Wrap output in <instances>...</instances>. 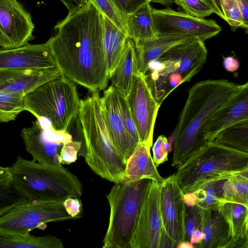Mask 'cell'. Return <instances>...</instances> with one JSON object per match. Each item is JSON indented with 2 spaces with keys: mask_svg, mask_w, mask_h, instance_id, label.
Returning <instances> with one entry per match:
<instances>
[{
  "mask_svg": "<svg viewBox=\"0 0 248 248\" xmlns=\"http://www.w3.org/2000/svg\"><path fill=\"white\" fill-rule=\"evenodd\" d=\"M46 42L61 74L96 92L105 89L109 77L104 47L103 15L89 0L79 10L54 27Z\"/></svg>",
  "mask_w": 248,
  "mask_h": 248,
  "instance_id": "1",
  "label": "cell"
},
{
  "mask_svg": "<svg viewBox=\"0 0 248 248\" xmlns=\"http://www.w3.org/2000/svg\"><path fill=\"white\" fill-rule=\"evenodd\" d=\"M240 85L227 79H208L189 90L175 129L172 166H178L206 144L204 129L207 122Z\"/></svg>",
  "mask_w": 248,
  "mask_h": 248,
  "instance_id": "2",
  "label": "cell"
},
{
  "mask_svg": "<svg viewBox=\"0 0 248 248\" xmlns=\"http://www.w3.org/2000/svg\"><path fill=\"white\" fill-rule=\"evenodd\" d=\"M83 141L81 153L91 170L103 179L121 182L126 162L115 148L107 129L98 92L80 101L78 113Z\"/></svg>",
  "mask_w": 248,
  "mask_h": 248,
  "instance_id": "3",
  "label": "cell"
},
{
  "mask_svg": "<svg viewBox=\"0 0 248 248\" xmlns=\"http://www.w3.org/2000/svg\"><path fill=\"white\" fill-rule=\"evenodd\" d=\"M10 172L15 186L28 202H64L82 195L78 178L62 165L39 163L18 156Z\"/></svg>",
  "mask_w": 248,
  "mask_h": 248,
  "instance_id": "4",
  "label": "cell"
},
{
  "mask_svg": "<svg viewBox=\"0 0 248 248\" xmlns=\"http://www.w3.org/2000/svg\"><path fill=\"white\" fill-rule=\"evenodd\" d=\"M207 55L204 42L192 37L150 62L144 76L158 103L161 105L177 87L190 81L202 69Z\"/></svg>",
  "mask_w": 248,
  "mask_h": 248,
  "instance_id": "5",
  "label": "cell"
},
{
  "mask_svg": "<svg viewBox=\"0 0 248 248\" xmlns=\"http://www.w3.org/2000/svg\"><path fill=\"white\" fill-rule=\"evenodd\" d=\"M80 101L75 84L62 75L24 95L25 110L61 132L66 131L77 115Z\"/></svg>",
  "mask_w": 248,
  "mask_h": 248,
  "instance_id": "6",
  "label": "cell"
},
{
  "mask_svg": "<svg viewBox=\"0 0 248 248\" xmlns=\"http://www.w3.org/2000/svg\"><path fill=\"white\" fill-rule=\"evenodd\" d=\"M150 181L115 183L106 195L110 214L103 248H130Z\"/></svg>",
  "mask_w": 248,
  "mask_h": 248,
  "instance_id": "7",
  "label": "cell"
},
{
  "mask_svg": "<svg viewBox=\"0 0 248 248\" xmlns=\"http://www.w3.org/2000/svg\"><path fill=\"white\" fill-rule=\"evenodd\" d=\"M178 167V184L184 193L191 192L206 179L248 170V153L210 141Z\"/></svg>",
  "mask_w": 248,
  "mask_h": 248,
  "instance_id": "8",
  "label": "cell"
},
{
  "mask_svg": "<svg viewBox=\"0 0 248 248\" xmlns=\"http://www.w3.org/2000/svg\"><path fill=\"white\" fill-rule=\"evenodd\" d=\"M62 201L26 202L0 218V235H26L51 222L74 219Z\"/></svg>",
  "mask_w": 248,
  "mask_h": 248,
  "instance_id": "9",
  "label": "cell"
},
{
  "mask_svg": "<svg viewBox=\"0 0 248 248\" xmlns=\"http://www.w3.org/2000/svg\"><path fill=\"white\" fill-rule=\"evenodd\" d=\"M161 183L150 180L140 208L130 248H174L167 233L160 209Z\"/></svg>",
  "mask_w": 248,
  "mask_h": 248,
  "instance_id": "10",
  "label": "cell"
},
{
  "mask_svg": "<svg viewBox=\"0 0 248 248\" xmlns=\"http://www.w3.org/2000/svg\"><path fill=\"white\" fill-rule=\"evenodd\" d=\"M21 136L33 161L55 166L62 165V149L73 140L72 135L67 131H55L47 122L37 119L31 126L22 129Z\"/></svg>",
  "mask_w": 248,
  "mask_h": 248,
  "instance_id": "11",
  "label": "cell"
},
{
  "mask_svg": "<svg viewBox=\"0 0 248 248\" xmlns=\"http://www.w3.org/2000/svg\"><path fill=\"white\" fill-rule=\"evenodd\" d=\"M152 14L157 35L198 37L204 42L222 31L215 20L196 17L169 7L153 8Z\"/></svg>",
  "mask_w": 248,
  "mask_h": 248,
  "instance_id": "12",
  "label": "cell"
},
{
  "mask_svg": "<svg viewBox=\"0 0 248 248\" xmlns=\"http://www.w3.org/2000/svg\"><path fill=\"white\" fill-rule=\"evenodd\" d=\"M126 97L139 142L146 143L151 147L155 122L160 104L154 97L144 75L138 71L133 76L129 92Z\"/></svg>",
  "mask_w": 248,
  "mask_h": 248,
  "instance_id": "13",
  "label": "cell"
},
{
  "mask_svg": "<svg viewBox=\"0 0 248 248\" xmlns=\"http://www.w3.org/2000/svg\"><path fill=\"white\" fill-rule=\"evenodd\" d=\"M30 14L17 0H0V46L14 48L33 39Z\"/></svg>",
  "mask_w": 248,
  "mask_h": 248,
  "instance_id": "14",
  "label": "cell"
},
{
  "mask_svg": "<svg viewBox=\"0 0 248 248\" xmlns=\"http://www.w3.org/2000/svg\"><path fill=\"white\" fill-rule=\"evenodd\" d=\"M184 193L175 173L161 183L160 209L165 231L176 246L185 241V204Z\"/></svg>",
  "mask_w": 248,
  "mask_h": 248,
  "instance_id": "15",
  "label": "cell"
},
{
  "mask_svg": "<svg viewBox=\"0 0 248 248\" xmlns=\"http://www.w3.org/2000/svg\"><path fill=\"white\" fill-rule=\"evenodd\" d=\"M100 106L110 138L118 152L126 162L137 144L127 132L121 115L117 89L110 85L100 98Z\"/></svg>",
  "mask_w": 248,
  "mask_h": 248,
  "instance_id": "16",
  "label": "cell"
},
{
  "mask_svg": "<svg viewBox=\"0 0 248 248\" xmlns=\"http://www.w3.org/2000/svg\"><path fill=\"white\" fill-rule=\"evenodd\" d=\"M57 68L47 43L0 49V70Z\"/></svg>",
  "mask_w": 248,
  "mask_h": 248,
  "instance_id": "17",
  "label": "cell"
},
{
  "mask_svg": "<svg viewBox=\"0 0 248 248\" xmlns=\"http://www.w3.org/2000/svg\"><path fill=\"white\" fill-rule=\"evenodd\" d=\"M248 120V83L238 90L212 114L204 129L207 142L212 141L221 130L239 122Z\"/></svg>",
  "mask_w": 248,
  "mask_h": 248,
  "instance_id": "18",
  "label": "cell"
},
{
  "mask_svg": "<svg viewBox=\"0 0 248 248\" xmlns=\"http://www.w3.org/2000/svg\"><path fill=\"white\" fill-rule=\"evenodd\" d=\"M61 75L57 68L0 70V91L25 95Z\"/></svg>",
  "mask_w": 248,
  "mask_h": 248,
  "instance_id": "19",
  "label": "cell"
},
{
  "mask_svg": "<svg viewBox=\"0 0 248 248\" xmlns=\"http://www.w3.org/2000/svg\"><path fill=\"white\" fill-rule=\"evenodd\" d=\"M200 231L202 239L197 248H229L232 239L229 225L219 206L202 209Z\"/></svg>",
  "mask_w": 248,
  "mask_h": 248,
  "instance_id": "20",
  "label": "cell"
},
{
  "mask_svg": "<svg viewBox=\"0 0 248 248\" xmlns=\"http://www.w3.org/2000/svg\"><path fill=\"white\" fill-rule=\"evenodd\" d=\"M150 148L148 144L139 142L126 161L122 182L127 183L144 179L161 184L164 181L165 178L160 175L154 164Z\"/></svg>",
  "mask_w": 248,
  "mask_h": 248,
  "instance_id": "21",
  "label": "cell"
},
{
  "mask_svg": "<svg viewBox=\"0 0 248 248\" xmlns=\"http://www.w3.org/2000/svg\"><path fill=\"white\" fill-rule=\"evenodd\" d=\"M191 38L178 35H157L153 39L134 43L138 71L144 75L150 62L159 58L172 47Z\"/></svg>",
  "mask_w": 248,
  "mask_h": 248,
  "instance_id": "22",
  "label": "cell"
},
{
  "mask_svg": "<svg viewBox=\"0 0 248 248\" xmlns=\"http://www.w3.org/2000/svg\"><path fill=\"white\" fill-rule=\"evenodd\" d=\"M219 208L229 225L232 239L229 248H248V206L224 201Z\"/></svg>",
  "mask_w": 248,
  "mask_h": 248,
  "instance_id": "23",
  "label": "cell"
},
{
  "mask_svg": "<svg viewBox=\"0 0 248 248\" xmlns=\"http://www.w3.org/2000/svg\"><path fill=\"white\" fill-rule=\"evenodd\" d=\"M150 3L145 4L126 16L127 35L135 43L157 37Z\"/></svg>",
  "mask_w": 248,
  "mask_h": 248,
  "instance_id": "24",
  "label": "cell"
},
{
  "mask_svg": "<svg viewBox=\"0 0 248 248\" xmlns=\"http://www.w3.org/2000/svg\"><path fill=\"white\" fill-rule=\"evenodd\" d=\"M103 47L110 79L120 61L128 36L103 15Z\"/></svg>",
  "mask_w": 248,
  "mask_h": 248,
  "instance_id": "25",
  "label": "cell"
},
{
  "mask_svg": "<svg viewBox=\"0 0 248 248\" xmlns=\"http://www.w3.org/2000/svg\"><path fill=\"white\" fill-rule=\"evenodd\" d=\"M137 71L135 43L128 37L120 61L109 79L112 85L126 96L129 92L133 76Z\"/></svg>",
  "mask_w": 248,
  "mask_h": 248,
  "instance_id": "26",
  "label": "cell"
},
{
  "mask_svg": "<svg viewBox=\"0 0 248 248\" xmlns=\"http://www.w3.org/2000/svg\"><path fill=\"white\" fill-rule=\"evenodd\" d=\"M215 13L234 31L248 29V0H211Z\"/></svg>",
  "mask_w": 248,
  "mask_h": 248,
  "instance_id": "27",
  "label": "cell"
},
{
  "mask_svg": "<svg viewBox=\"0 0 248 248\" xmlns=\"http://www.w3.org/2000/svg\"><path fill=\"white\" fill-rule=\"evenodd\" d=\"M212 182L217 196L224 201L248 206V176H235Z\"/></svg>",
  "mask_w": 248,
  "mask_h": 248,
  "instance_id": "28",
  "label": "cell"
},
{
  "mask_svg": "<svg viewBox=\"0 0 248 248\" xmlns=\"http://www.w3.org/2000/svg\"><path fill=\"white\" fill-rule=\"evenodd\" d=\"M212 142L234 150L248 153V120L231 125L220 131Z\"/></svg>",
  "mask_w": 248,
  "mask_h": 248,
  "instance_id": "29",
  "label": "cell"
},
{
  "mask_svg": "<svg viewBox=\"0 0 248 248\" xmlns=\"http://www.w3.org/2000/svg\"><path fill=\"white\" fill-rule=\"evenodd\" d=\"M64 247L59 238L47 235L35 236L26 235H0V248H62Z\"/></svg>",
  "mask_w": 248,
  "mask_h": 248,
  "instance_id": "30",
  "label": "cell"
},
{
  "mask_svg": "<svg viewBox=\"0 0 248 248\" xmlns=\"http://www.w3.org/2000/svg\"><path fill=\"white\" fill-rule=\"evenodd\" d=\"M23 110H25L24 95L0 91V122L15 120Z\"/></svg>",
  "mask_w": 248,
  "mask_h": 248,
  "instance_id": "31",
  "label": "cell"
},
{
  "mask_svg": "<svg viewBox=\"0 0 248 248\" xmlns=\"http://www.w3.org/2000/svg\"><path fill=\"white\" fill-rule=\"evenodd\" d=\"M27 202L15 186L11 177L0 180V218L14 207Z\"/></svg>",
  "mask_w": 248,
  "mask_h": 248,
  "instance_id": "32",
  "label": "cell"
},
{
  "mask_svg": "<svg viewBox=\"0 0 248 248\" xmlns=\"http://www.w3.org/2000/svg\"><path fill=\"white\" fill-rule=\"evenodd\" d=\"M89 0L92 2L102 15L108 17L121 31L127 35L126 16L119 10L113 0Z\"/></svg>",
  "mask_w": 248,
  "mask_h": 248,
  "instance_id": "33",
  "label": "cell"
},
{
  "mask_svg": "<svg viewBox=\"0 0 248 248\" xmlns=\"http://www.w3.org/2000/svg\"><path fill=\"white\" fill-rule=\"evenodd\" d=\"M186 13L198 18H204L215 13L211 0H174Z\"/></svg>",
  "mask_w": 248,
  "mask_h": 248,
  "instance_id": "34",
  "label": "cell"
},
{
  "mask_svg": "<svg viewBox=\"0 0 248 248\" xmlns=\"http://www.w3.org/2000/svg\"><path fill=\"white\" fill-rule=\"evenodd\" d=\"M185 206V241L190 242L195 230L201 229L202 208L197 204Z\"/></svg>",
  "mask_w": 248,
  "mask_h": 248,
  "instance_id": "35",
  "label": "cell"
},
{
  "mask_svg": "<svg viewBox=\"0 0 248 248\" xmlns=\"http://www.w3.org/2000/svg\"><path fill=\"white\" fill-rule=\"evenodd\" d=\"M193 192L197 200V204L202 209L219 206L224 202L217 196L213 182L210 183Z\"/></svg>",
  "mask_w": 248,
  "mask_h": 248,
  "instance_id": "36",
  "label": "cell"
},
{
  "mask_svg": "<svg viewBox=\"0 0 248 248\" xmlns=\"http://www.w3.org/2000/svg\"><path fill=\"white\" fill-rule=\"evenodd\" d=\"M117 93L121 115L125 128L133 139L139 143V139L138 132L132 119L126 95L118 89H117Z\"/></svg>",
  "mask_w": 248,
  "mask_h": 248,
  "instance_id": "37",
  "label": "cell"
},
{
  "mask_svg": "<svg viewBox=\"0 0 248 248\" xmlns=\"http://www.w3.org/2000/svg\"><path fill=\"white\" fill-rule=\"evenodd\" d=\"M153 160L156 167L168 159V153L171 150V145L164 135L159 136L153 147Z\"/></svg>",
  "mask_w": 248,
  "mask_h": 248,
  "instance_id": "38",
  "label": "cell"
},
{
  "mask_svg": "<svg viewBox=\"0 0 248 248\" xmlns=\"http://www.w3.org/2000/svg\"><path fill=\"white\" fill-rule=\"evenodd\" d=\"M81 148L82 142L78 140H73L65 144L60 154L62 164H70L76 161Z\"/></svg>",
  "mask_w": 248,
  "mask_h": 248,
  "instance_id": "39",
  "label": "cell"
},
{
  "mask_svg": "<svg viewBox=\"0 0 248 248\" xmlns=\"http://www.w3.org/2000/svg\"><path fill=\"white\" fill-rule=\"evenodd\" d=\"M119 10L124 15L133 13L151 0H113Z\"/></svg>",
  "mask_w": 248,
  "mask_h": 248,
  "instance_id": "40",
  "label": "cell"
},
{
  "mask_svg": "<svg viewBox=\"0 0 248 248\" xmlns=\"http://www.w3.org/2000/svg\"><path fill=\"white\" fill-rule=\"evenodd\" d=\"M63 206L66 212L74 219L81 217L82 203L78 198H68L64 200Z\"/></svg>",
  "mask_w": 248,
  "mask_h": 248,
  "instance_id": "41",
  "label": "cell"
},
{
  "mask_svg": "<svg viewBox=\"0 0 248 248\" xmlns=\"http://www.w3.org/2000/svg\"><path fill=\"white\" fill-rule=\"evenodd\" d=\"M67 7L69 14H72L79 10L86 5L88 0H60Z\"/></svg>",
  "mask_w": 248,
  "mask_h": 248,
  "instance_id": "42",
  "label": "cell"
},
{
  "mask_svg": "<svg viewBox=\"0 0 248 248\" xmlns=\"http://www.w3.org/2000/svg\"><path fill=\"white\" fill-rule=\"evenodd\" d=\"M223 65L224 68L229 72H234L239 67V62L233 57H227L224 58Z\"/></svg>",
  "mask_w": 248,
  "mask_h": 248,
  "instance_id": "43",
  "label": "cell"
},
{
  "mask_svg": "<svg viewBox=\"0 0 248 248\" xmlns=\"http://www.w3.org/2000/svg\"><path fill=\"white\" fill-rule=\"evenodd\" d=\"M183 200L186 206H190L197 204V200L193 192L184 193Z\"/></svg>",
  "mask_w": 248,
  "mask_h": 248,
  "instance_id": "44",
  "label": "cell"
},
{
  "mask_svg": "<svg viewBox=\"0 0 248 248\" xmlns=\"http://www.w3.org/2000/svg\"><path fill=\"white\" fill-rule=\"evenodd\" d=\"M202 233L200 230H195L192 234L190 242L194 245V247L199 244L202 239Z\"/></svg>",
  "mask_w": 248,
  "mask_h": 248,
  "instance_id": "45",
  "label": "cell"
},
{
  "mask_svg": "<svg viewBox=\"0 0 248 248\" xmlns=\"http://www.w3.org/2000/svg\"><path fill=\"white\" fill-rule=\"evenodd\" d=\"M11 177L10 167H3L0 166V180H2Z\"/></svg>",
  "mask_w": 248,
  "mask_h": 248,
  "instance_id": "46",
  "label": "cell"
},
{
  "mask_svg": "<svg viewBox=\"0 0 248 248\" xmlns=\"http://www.w3.org/2000/svg\"><path fill=\"white\" fill-rule=\"evenodd\" d=\"M176 248H194V245L191 242L188 241H184L178 244Z\"/></svg>",
  "mask_w": 248,
  "mask_h": 248,
  "instance_id": "47",
  "label": "cell"
},
{
  "mask_svg": "<svg viewBox=\"0 0 248 248\" xmlns=\"http://www.w3.org/2000/svg\"><path fill=\"white\" fill-rule=\"evenodd\" d=\"M151 2L158 3L164 6H169L173 3L174 0H151Z\"/></svg>",
  "mask_w": 248,
  "mask_h": 248,
  "instance_id": "48",
  "label": "cell"
}]
</instances>
